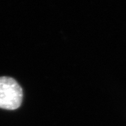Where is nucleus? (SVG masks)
Masks as SVG:
<instances>
[{
    "instance_id": "f257e3e1",
    "label": "nucleus",
    "mask_w": 126,
    "mask_h": 126,
    "mask_svg": "<svg viewBox=\"0 0 126 126\" xmlns=\"http://www.w3.org/2000/svg\"><path fill=\"white\" fill-rule=\"evenodd\" d=\"M23 99V88L16 80L9 77H0V109H18Z\"/></svg>"
}]
</instances>
